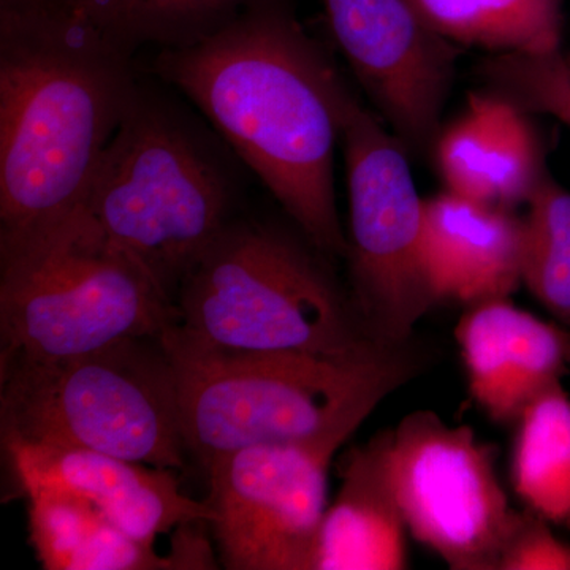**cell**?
<instances>
[{
  "instance_id": "7c38bea8",
  "label": "cell",
  "mask_w": 570,
  "mask_h": 570,
  "mask_svg": "<svg viewBox=\"0 0 570 570\" xmlns=\"http://www.w3.org/2000/svg\"><path fill=\"white\" fill-rule=\"evenodd\" d=\"M3 449L21 489L40 485L77 494L148 546L183 524L213 521L208 502L184 494L174 469L47 442L7 441Z\"/></svg>"
},
{
  "instance_id": "603a6c76",
  "label": "cell",
  "mask_w": 570,
  "mask_h": 570,
  "mask_svg": "<svg viewBox=\"0 0 570 570\" xmlns=\"http://www.w3.org/2000/svg\"><path fill=\"white\" fill-rule=\"evenodd\" d=\"M498 570H570V543L558 538L553 524L539 513L512 509Z\"/></svg>"
},
{
  "instance_id": "e0dca14e",
  "label": "cell",
  "mask_w": 570,
  "mask_h": 570,
  "mask_svg": "<svg viewBox=\"0 0 570 570\" xmlns=\"http://www.w3.org/2000/svg\"><path fill=\"white\" fill-rule=\"evenodd\" d=\"M29 539L47 570H170V557L130 538L77 494L26 487Z\"/></svg>"
},
{
  "instance_id": "d6986e66",
  "label": "cell",
  "mask_w": 570,
  "mask_h": 570,
  "mask_svg": "<svg viewBox=\"0 0 570 570\" xmlns=\"http://www.w3.org/2000/svg\"><path fill=\"white\" fill-rule=\"evenodd\" d=\"M422 20L455 45L517 55L560 51L562 0H409Z\"/></svg>"
},
{
  "instance_id": "52a82bcc",
  "label": "cell",
  "mask_w": 570,
  "mask_h": 570,
  "mask_svg": "<svg viewBox=\"0 0 570 570\" xmlns=\"http://www.w3.org/2000/svg\"><path fill=\"white\" fill-rule=\"evenodd\" d=\"M2 366V442L31 441L181 469L189 453L163 335L102 351Z\"/></svg>"
},
{
  "instance_id": "ac0fdd59",
  "label": "cell",
  "mask_w": 570,
  "mask_h": 570,
  "mask_svg": "<svg viewBox=\"0 0 570 570\" xmlns=\"http://www.w3.org/2000/svg\"><path fill=\"white\" fill-rule=\"evenodd\" d=\"M510 482L524 508L570 531V395L558 381L517 419Z\"/></svg>"
},
{
  "instance_id": "3957f363",
  "label": "cell",
  "mask_w": 570,
  "mask_h": 570,
  "mask_svg": "<svg viewBox=\"0 0 570 570\" xmlns=\"http://www.w3.org/2000/svg\"><path fill=\"white\" fill-rule=\"evenodd\" d=\"M187 450L213 456L258 444L341 441L419 373L412 343L346 355L224 354L163 336Z\"/></svg>"
},
{
  "instance_id": "ffe728a7",
  "label": "cell",
  "mask_w": 570,
  "mask_h": 570,
  "mask_svg": "<svg viewBox=\"0 0 570 570\" xmlns=\"http://www.w3.org/2000/svg\"><path fill=\"white\" fill-rule=\"evenodd\" d=\"M104 37L135 56L198 43L257 0H62Z\"/></svg>"
},
{
  "instance_id": "277c9868",
  "label": "cell",
  "mask_w": 570,
  "mask_h": 570,
  "mask_svg": "<svg viewBox=\"0 0 570 570\" xmlns=\"http://www.w3.org/2000/svg\"><path fill=\"white\" fill-rule=\"evenodd\" d=\"M332 261L298 228L235 217L184 277L163 336L224 354L387 347L367 333Z\"/></svg>"
},
{
  "instance_id": "7a4b0ae2",
  "label": "cell",
  "mask_w": 570,
  "mask_h": 570,
  "mask_svg": "<svg viewBox=\"0 0 570 570\" xmlns=\"http://www.w3.org/2000/svg\"><path fill=\"white\" fill-rule=\"evenodd\" d=\"M140 88L134 56L62 0L0 10V238L80 208Z\"/></svg>"
},
{
  "instance_id": "d4e9b609",
  "label": "cell",
  "mask_w": 570,
  "mask_h": 570,
  "mask_svg": "<svg viewBox=\"0 0 570 570\" xmlns=\"http://www.w3.org/2000/svg\"><path fill=\"white\" fill-rule=\"evenodd\" d=\"M569 62H570V55L568 56Z\"/></svg>"
},
{
  "instance_id": "ba28073f",
  "label": "cell",
  "mask_w": 570,
  "mask_h": 570,
  "mask_svg": "<svg viewBox=\"0 0 570 570\" xmlns=\"http://www.w3.org/2000/svg\"><path fill=\"white\" fill-rule=\"evenodd\" d=\"M341 146L348 195V292L381 346L412 343L415 325L436 306L423 261V213L409 153L373 108L351 91Z\"/></svg>"
},
{
  "instance_id": "2e32d148",
  "label": "cell",
  "mask_w": 570,
  "mask_h": 570,
  "mask_svg": "<svg viewBox=\"0 0 570 570\" xmlns=\"http://www.w3.org/2000/svg\"><path fill=\"white\" fill-rule=\"evenodd\" d=\"M392 430L341 461L340 493L318 531L313 570L407 569V524L390 472Z\"/></svg>"
},
{
  "instance_id": "cb8c5ba5",
  "label": "cell",
  "mask_w": 570,
  "mask_h": 570,
  "mask_svg": "<svg viewBox=\"0 0 570 570\" xmlns=\"http://www.w3.org/2000/svg\"><path fill=\"white\" fill-rule=\"evenodd\" d=\"M48 0H0V10L22 9V7L37 6Z\"/></svg>"
},
{
  "instance_id": "9a60e30c",
  "label": "cell",
  "mask_w": 570,
  "mask_h": 570,
  "mask_svg": "<svg viewBox=\"0 0 570 570\" xmlns=\"http://www.w3.org/2000/svg\"><path fill=\"white\" fill-rule=\"evenodd\" d=\"M433 151L450 193L510 212L528 205L547 174L530 112L489 91L469 96Z\"/></svg>"
},
{
  "instance_id": "5b68a950",
  "label": "cell",
  "mask_w": 570,
  "mask_h": 570,
  "mask_svg": "<svg viewBox=\"0 0 570 570\" xmlns=\"http://www.w3.org/2000/svg\"><path fill=\"white\" fill-rule=\"evenodd\" d=\"M235 202L219 154L141 86L78 209L175 303L184 277L235 219Z\"/></svg>"
},
{
  "instance_id": "8992f818",
  "label": "cell",
  "mask_w": 570,
  "mask_h": 570,
  "mask_svg": "<svg viewBox=\"0 0 570 570\" xmlns=\"http://www.w3.org/2000/svg\"><path fill=\"white\" fill-rule=\"evenodd\" d=\"M175 303L77 209L0 238L2 363L56 362L160 336Z\"/></svg>"
},
{
  "instance_id": "44dd1931",
  "label": "cell",
  "mask_w": 570,
  "mask_h": 570,
  "mask_svg": "<svg viewBox=\"0 0 570 570\" xmlns=\"http://www.w3.org/2000/svg\"><path fill=\"white\" fill-rule=\"evenodd\" d=\"M523 285L570 330V190L549 171L523 217Z\"/></svg>"
},
{
  "instance_id": "4fadbf2b",
  "label": "cell",
  "mask_w": 570,
  "mask_h": 570,
  "mask_svg": "<svg viewBox=\"0 0 570 570\" xmlns=\"http://www.w3.org/2000/svg\"><path fill=\"white\" fill-rule=\"evenodd\" d=\"M459 325L472 400L499 425H513L539 393L570 371V330L510 298L466 306Z\"/></svg>"
},
{
  "instance_id": "30bf717a",
  "label": "cell",
  "mask_w": 570,
  "mask_h": 570,
  "mask_svg": "<svg viewBox=\"0 0 570 570\" xmlns=\"http://www.w3.org/2000/svg\"><path fill=\"white\" fill-rule=\"evenodd\" d=\"M346 442L258 444L205 464L209 523L230 570H313L328 471Z\"/></svg>"
},
{
  "instance_id": "5bb4252c",
  "label": "cell",
  "mask_w": 570,
  "mask_h": 570,
  "mask_svg": "<svg viewBox=\"0 0 570 570\" xmlns=\"http://www.w3.org/2000/svg\"><path fill=\"white\" fill-rule=\"evenodd\" d=\"M423 261L438 303L510 298L523 284V219L450 190L425 198Z\"/></svg>"
},
{
  "instance_id": "6da1fadb",
  "label": "cell",
  "mask_w": 570,
  "mask_h": 570,
  "mask_svg": "<svg viewBox=\"0 0 570 570\" xmlns=\"http://www.w3.org/2000/svg\"><path fill=\"white\" fill-rule=\"evenodd\" d=\"M153 71L197 105L330 258H346L335 153L352 89L292 0H257L213 36L157 52Z\"/></svg>"
},
{
  "instance_id": "7402d4cb",
  "label": "cell",
  "mask_w": 570,
  "mask_h": 570,
  "mask_svg": "<svg viewBox=\"0 0 570 570\" xmlns=\"http://www.w3.org/2000/svg\"><path fill=\"white\" fill-rule=\"evenodd\" d=\"M485 91L504 97L530 115H549L570 129V62L551 55L499 52L480 66Z\"/></svg>"
},
{
  "instance_id": "8fae6325",
  "label": "cell",
  "mask_w": 570,
  "mask_h": 570,
  "mask_svg": "<svg viewBox=\"0 0 570 570\" xmlns=\"http://www.w3.org/2000/svg\"><path fill=\"white\" fill-rule=\"evenodd\" d=\"M337 48L409 156L441 134L456 45L434 32L409 0H321Z\"/></svg>"
},
{
  "instance_id": "9c48e42d",
  "label": "cell",
  "mask_w": 570,
  "mask_h": 570,
  "mask_svg": "<svg viewBox=\"0 0 570 570\" xmlns=\"http://www.w3.org/2000/svg\"><path fill=\"white\" fill-rule=\"evenodd\" d=\"M497 463V445L433 411L392 430L390 472L407 530L452 570H498L512 509Z\"/></svg>"
}]
</instances>
